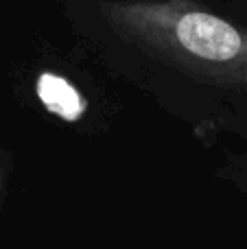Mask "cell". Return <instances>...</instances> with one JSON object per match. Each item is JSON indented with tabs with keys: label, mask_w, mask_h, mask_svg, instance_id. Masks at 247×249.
<instances>
[{
	"label": "cell",
	"mask_w": 247,
	"mask_h": 249,
	"mask_svg": "<svg viewBox=\"0 0 247 249\" xmlns=\"http://www.w3.org/2000/svg\"><path fill=\"white\" fill-rule=\"evenodd\" d=\"M2 184H4L2 181V166H0V195H2Z\"/></svg>",
	"instance_id": "cell-3"
},
{
	"label": "cell",
	"mask_w": 247,
	"mask_h": 249,
	"mask_svg": "<svg viewBox=\"0 0 247 249\" xmlns=\"http://www.w3.org/2000/svg\"><path fill=\"white\" fill-rule=\"evenodd\" d=\"M105 18L129 42L221 88L247 92V29L188 0L109 2Z\"/></svg>",
	"instance_id": "cell-1"
},
{
	"label": "cell",
	"mask_w": 247,
	"mask_h": 249,
	"mask_svg": "<svg viewBox=\"0 0 247 249\" xmlns=\"http://www.w3.org/2000/svg\"><path fill=\"white\" fill-rule=\"evenodd\" d=\"M35 94L51 114L64 121H79L88 109V101L72 81L51 70H44L35 79Z\"/></svg>",
	"instance_id": "cell-2"
}]
</instances>
